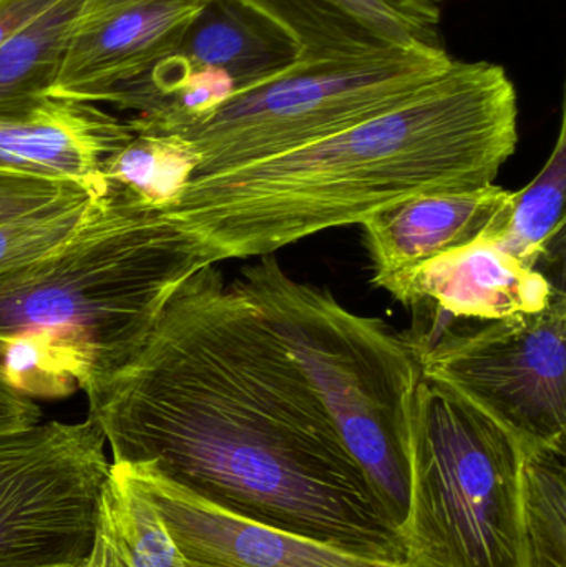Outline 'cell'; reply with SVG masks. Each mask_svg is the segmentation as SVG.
I'll return each mask as SVG.
<instances>
[{
    "label": "cell",
    "instance_id": "1",
    "mask_svg": "<svg viewBox=\"0 0 566 567\" xmlns=\"http://www.w3.org/2000/svg\"><path fill=\"white\" fill-rule=\"evenodd\" d=\"M113 463L145 465L245 522L405 566V538L271 323L216 266L86 390Z\"/></svg>",
    "mask_w": 566,
    "mask_h": 567
},
{
    "label": "cell",
    "instance_id": "2",
    "mask_svg": "<svg viewBox=\"0 0 566 567\" xmlns=\"http://www.w3.org/2000/svg\"><path fill=\"white\" fill-rule=\"evenodd\" d=\"M518 145L507 70L459 62L401 105L263 162L193 176L165 212L206 266L362 225L412 196L494 185Z\"/></svg>",
    "mask_w": 566,
    "mask_h": 567
},
{
    "label": "cell",
    "instance_id": "3",
    "mask_svg": "<svg viewBox=\"0 0 566 567\" xmlns=\"http://www.w3.org/2000/svg\"><path fill=\"white\" fill-rule=\"evenodd\" d=\"M205 266L165 209L105 188L72 238L0 275V350L25 333L52 337L79 360L86 392L140 352L176 289Z\"/></svg>",
    "mask_w": 566,
    "mask_h": 567
},
{
    "label": "cell",
    "instance_id": "4",
    "mask_svg": "<svg viewBox=\"0 0 566 567\" xmlns=\"http://www.w3.org/2000/svg\"><path fill=\"white\" fill-rule=\"evenodd\" d=\"M281 337L404 533L411 502L409 423L422 380L414 337L346 309L331 290L296 281L275 256L236 279Z\"/></svg>",
    "mask_w": 566,
    "mask_h": 567
},
{
    "label": "cell",
    "instance_id": "5",
    "mask_svg": "<svg viewBox=\"0 0 566 567\" xmlns=\"http://www.w3.org/2000/svg\"><path fill=\"white\" fill-rule=\"evenodd\" d=\"M409 456L405 567H527L524 450L504 426L422 377Z\"/></svg>",
    "mask_w": 566,
    "mask_h": 567
},
{
    "label": "cell",
    "instance_id": "6",
    "mask_svg": "<svg viewBox=\"0 0 566 567\" xmlns=\"http://www.w3.org/2000/svg\"><path fill=\"white\" fill-rule=\"evenodd\" d=\"M452 63L445 47H399L362 59L298 62L275 79L236 93L205 122L175 136L195 153L193 176L228 172L388 112Z\"/></svg>",
    "mask_w": 566,
    "mask_h": 567
},
{
    "label": "cell",
    "instance_id": "7",
    "mask_svg": "<svg viewBox=\"0 0 566 567\" xmlns=\"http://www.w3.org/2000/svg\"><path fill=\"white\" fill-rule=\"evenodd\" d=\"M415 343L422 377L491 416L524 452L565 449V289L538 312Z\"/></svg>",
    "mask_w": 566,
    "mask_h": 567
},
{
    "label": "cell",
    "instance_id": "8",
    "mask_svg": "<svg viewBox=\"0 0 566 567\" xmlns=\"http://www.w3.org/2000/svg\"><path fill=\"white\" fill-rule=\"evenodd\" d=\"M99 423L0 430V567H80L109 476Z\"/></svg>",
    "mask_w": 566,
    "mask_h": 567
},
{
    "label": "cell",
    "instance_id": "9",
    "mask_svg": "<svg viewBox=\"0 0 566 567\" xmlns=\"http://www.w3.org/2000/svg\"><path fill=\"white\" fill-rule=\"evenodd\" d=\"M208 0H82L53 96L102 103L178 49Z\"/></svg>",
    "mask_w": 566,
    "mask_h": 567
},
{
    "label": "cell",
    "instance_id": "10",
    "mask_svg": "<svg viewBox=\"0 0 566 567\" xmlns=\"http://www.w3.org/2000/svg\"><path fill=\"white\" fill-rule=\"evenodd\" d=\"M128 465V463H126ZM148 492L186 567H405L226 515L145 465H130Z\"/></svg>",
    "mask_w": 566,
    "mask_h": 567
},
{
    "label": "cell",
    "instance_id": "11",
    "mask_svg": "<svg viewBox=\"0 0 566 567\" xmlns=\"http://www.w3.org/2000/svg\"><path fill=\"white\" fill-rule=\"evenodd\" d=\"M133 136L128 123L96 103L40 96L0 109V168L72 179L103 193V163Z\"/></svg>",
    "mask_w": 566,
    "mask_h": 567
},
{
    "label": "cell",
    "instance_id": "12",
    "mask_svg": "<svg viewBox=\"0 0 566 567\" xmlns=\"http://www.w3.org/2000/svg\"><path fill=\"white\" fill-rule=\"evenodd\" d=\"M512 192L488 185L469 192L412 196L364 223L375 286L385 289L439 256L464 248L502 225Z\"/></svg>",
    "mask_w": 566,
    "mask_h": 567
},
{
    "label": "cell",
    "instance_id": "13",
    "mask_svg": "<svg viewBox=\"0 0 566 567\" xmlns=\"http://www.w3.org/2000/svg\"><path fill=\"white\" fill-rule=\"evenodd\" d=\"M562 289L544 271L527 268L491 236H482L384 290L404 306L434 303L449 316L485 322L544 310Z\"/></svg>",
    "mask_w": 566,
    "mask_h": 567
},
{
    "label": "cell",
    "instance_id": "14",
    "mask_svg": "<svg viewBox=\"0 0 566 567\" xmlns=\"http://www.w3.org/2000/svg\"><path fill=\"white\" fill-rule=\"evenodd\" d=\"M175 52L192 65L228 75L236 93L255 89L299 62L298 45L238 0H208Z\"/></svg>",
    "mask_w": 566,
    "mask_h": 567
},
{
    "label": "cell",
    "instance_id": "15",
    "mask_svg": "<svg viewBox=\"0 0 566 567\" xmlns=\"http://www.w3.org/2000/svg\"><path fill=\"white\" fill-rule=\"evenodd\" d=\"M80 567H186L155 502L126 463H110Z\"/></svg>",
    "mask_w": 566,
    "mask_h": 567
},
{
    "label": "cell",
    "instance_id": "16",
    "mask_svg": "<svg viewBox=\"0 0 566 567\" xmlns=\"http://www.w3.org/2000/svg\"><path fill=\"white\" fill-rule=\"evenodd\" d=\"M566 195V118L542 172L521 192H512L502 225L491 233L508 255L542 271L545 262L564 259Z\"/></svg>",
    "mask_w": 566,
    "mask_h": 567
},
{
    "label": "cell",
    "instance_id": "17",
    "mask_svg": "<svg viewBox=\"0 0 566 567\" xmlns=\"http://www.w3.org/2000/svg\"><path fill=\"white\" fill-rule=\"evenodd\" d=\"M282 30L299 49V62L362 59L401 43L336 0H238Z\"/></svg>",
    "mask_w": 566,
    "mask_h": 567
},
{
    "label": "cell",
    "instance_id": "18",
    "mask_svg": "<svg viewBox=\"0 0 566 567\" xmlns=\"http://www.w3.org/2000/svg\"><path fill=\"white\" fill-rule=\"evenodd\" d=\"M82 0H55L0 45V109L52 95Z\"/></svg>",
    "mask_w": 566,
    "mask_h": 567
},
{
    "label": "cell",
    "instance_id": "19",
    "mask_svg": "<svg viewBox=\"0 0 566 567\" xmlns=\"http://www.w3.org/2000/svg\"><path fill=\"white\" fill-rule=\"evenodd\" d=\"M196 169V156L175 135L135 133L100 169L103 188L150 208L166 209L179 198Z\"/></svg>",
    "mask_w": 566,
    "mask_h": 567
},
{
    "label": "cell",
    "instance_id": "20",
    "mask_svg": "<svg viewBox=\"0 0 566 567\" xmlns=\"http://www.w3.org/2000/svg\"><path fill=\"white\" fill-rule=\"evenodd\" d=\"M521 493L527 567H566L565 449L524 452Z\"/></svg>",
    "mask_w": 566,
    "mask_h": 567
},
{
    "label": "cell",
    "instance_id": "21",
    "mask_svg": "<svg viewBox=\"0 0 566 567\" xmlns=\"http://www.w3.org/2000/svg\"><path fill=\"white\" fill-rule=\"evenodd\" d=\"M92 198L0 226V275L62 246L85 219Z\"/></svg>",
    "mask_w": 566,
    "mask_h": 567
},
{
    "label": "cell",
    "instance_id": "22",
    "mask_svg": "<svg viewBox=\"0 0 566 567\" xmlns=\"http://www.w3.org/2000/svg\"><path fill=\"white\" fill-rule=\"evenodd\" d=\"M405 47L444 49L441 37L445 0H336Z\"/></svg>",
    "mask_w": 566,
    "mask_h": 567
},
{
    "label": "cell",
    "instance_id": "23",
    "mask_svg": "<svg viewBox=\"0 0 566 567\" xmlns=\"http://www.w3.org/2000/svg\"><path fill=\"white\" fill-rule=\"evenodd\" d=\"M100 195L72 179L43 178L0 168V226L45 215Z\"/></svg>",
    "mask_w": 566,
    "mask_h": 567
},
{
    "label": "cell",
    "instance_id": "24",
    "mask_svg": "<svg viewBox=\"0 0 566 567\" xmlns=\"http://www.w3.org/2000/svg\"><path fill=\"white\" fill-rule=\"evenodd\" d=\"M42 416L40 406L13 390L0 369V430L27 429L42 422Z\"/></svg>",
    "mask_w": 566,
    "mask_h": 567
},
{
    "label": "cell",
    "instance_id": "25",
    "mask_svg": "<svg viewBox=\"0 0 566 567\" xmlns=\"http://www.w3.org/2000/svg\"><path fill=\"white\" fill-rule=\"evenodd\" d=\"M55 0H0V45Z\"/></svg>",
    "mask_w": 566,
    "mask_h": 567
}]
</instances>
